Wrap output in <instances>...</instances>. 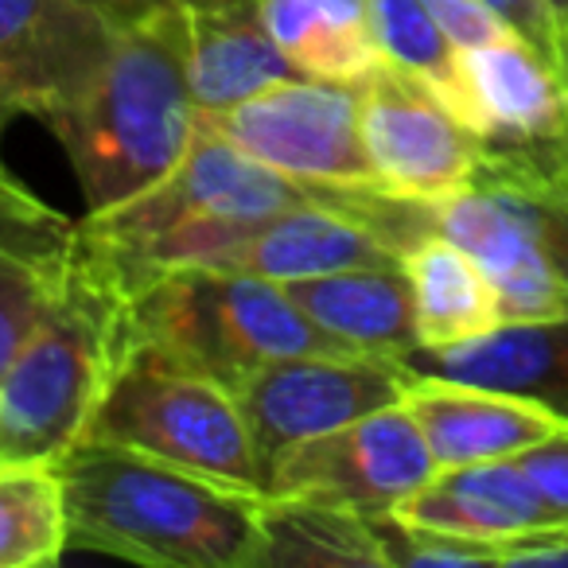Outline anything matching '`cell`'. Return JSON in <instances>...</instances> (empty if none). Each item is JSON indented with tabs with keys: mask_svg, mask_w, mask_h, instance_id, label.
<instances>
[{
	"mask_svg": "<svg viewBox=\"0 0 568 568\" xmlns=\"http://www.w3.org/2000/svg\"><path fill=\"white\" fill-rule=\"evenodd\" d=\"M67 545L152 568H261L265 495L168 459L82 440L55 459Z\"/></svg>",
	"mask_w": 568,
	"mask_h": 568,
	"instance_id": "1",
	"label": "cell"
},
{
	"mask_svg": "<svg viewBox=\"0 0 568 568\" xmlns=\"http://www.w3.org/2000/svg\"><path fill=\"white\" fill-rule=\"evenodd\" d=\"M129 296L74 222L63 281L0 374V464H55L87 440L129 347Z\"/></svg>",
	"mask_w": 568,
	"mask_h": 568,
	"instance_id": "2",
	"label": "cell"
},
{
	"mask_svg": "<svg viewBox=\"0 0 568 568\" xmlns=\"http://www.w3.org/2000/svg\"><path fill=\"white\" fill-rule=\"evenodd\" d=\"M43 125L79 175L87 214L113 211L164 180L195 136L180 4L118 28L94 82Z\"/></svg>",
	"mask_w": 568,
	"mask_h": 568,
	"instance_id": "3",
	"label": "cell"
},
{
	"mask_svg": "<svg viewBox=\"0 0 568 568\" xmlns=\"http://www.w3.org/2000/svg\"><path fill=\"white\" fill-rule=\"evenodd\" d=\"M129 347L152 351L226 389H237L245 374L273 358L351 355L281 284L203 265L156 273L129 296Z\"/></svg>",
	"mask_w": 568,
	"mask_h": 568,
	"instance_id": "4",
	"label": "cell"
},
{
	"mask_svg": "<svg viewBox=\"0 0 568 568\" xmlns=\"http://www.w3.org/2000/svg\"><path fill=\"white\" fill-rule=\"evenodd\" d=\"M436 230L483 265L506 324L568 320V175L541 144H483L475 180L436 203Z\"/></svg>",
	"mask_w": 568,
	"mask_h": 568,
	"instance_id": "5",
	"label": "cell"
},
{
	"mask_svg": "<svg viewBox=\"0 0 568 568\" xmlns=\"http://www.w3.org/2000/svg\"><path fill=\"white\" fill-rule=\"evenodd\" d=\"M87 440L121 444L226 487L265 495L257 448L234 389L144 347L125 351Z\"/></svg>",
	"mask_w": 568,
	"mask_h": 568,
	"instance_id": "6",
	"label": "cell"
},
{
	"mask_svg": "<svg viewBox=\"0 0 568 568\" xmlns=\"http://www.w3.org/2000/svg\"><path fill=\"white\" fill-rule=\"evenodd\" d=\"M308 195L312 191L304 183L273 172L245 149H237L230 136L195 118V136L164 180H156L113 211L87 214L79 226L110 250H133L187 222L268 219L284 206L304 203Z\"/></svg>",
	"mask_w": 568,
	"mask_h": 568,
	"instance_id": "7",
	"label": "cell"
},
{
	"mask_svg": "<svg viewBox=\"0 0 568 568\" xmlns=\"http://www.w3.org/2000/svg\"><path fill=\"white\" fill-rule=\"evenodd\" d=\"M199 121L304 187L378 183L358 129V90L324 79H284Z\"/></svg>",
	"mask_w": 568,
	"mask_h": 568,
	"instance_id": "8",
	"label": "cell"
},
{
	"mask_svg": "<svg viewBox=\"0 0 568 568\" xmlns=\"http://www.w3.org/2000/svg\"><path fill=\"white\" fill-rule=\"evenodd\" d=\"M440 471L425 433L402 402L312 436L284 452L265 479L268 498L343 506L355 514H394Z\"/></svg>",
	"mask_w": 568,
	"mask_h": 568,
	"instance_id": "9",
	"label": "cell"
},
{
	"mask_svg": "<svg viewBox=\"0 0 568 568\" xmlns=\"http://www.w3.org/2000/svg\"><path fill=\"white\" fill-rule=\"evenodd\" d=\"M405 366L374 355H288L257 366L234 397L250 425L261 475L301 440L402 402Z\"/></svg>",
	"mask_w": 568,
	"mask_h": 568,
	"instance_id": "10",
	"label": "cell"
},
{
	"mask_svg": "<svg viewBox=\"0 0 568 568\" xmlns=\"http://www.w3.org/2000/svg\"><path fill=\"white\" fill-rule=\"evenodd\" d=\"M355 90L358 129L378 183L405 199L444 203L475 180L483 144L425 82L386 63Z\"/></svg>",
	"mask_w": 568,
	"mask_h": 568,
	"instance_id": "11",
	"label": "cell"
},
{
	"mask_svg": "<svg viewBox=\"0 0 568 568\" xmlns=\"http://www.w3.org/2000/svg\"><path fill=\"white\" fill-rule=\"evenodd\" d=\"M118 28L79 0H0V94L48 121L94 82Z\"/></svg>",
	"mask_w": 568,
	"mask_h": 568,
	"instance_id": "12",
	"label": "cell"
},
{
	"mask_svg": "<svg viewBox=\"0 0 568 568\" xmlns=\"http://www.w3.org/2000/svg\"><path fill=\"white\" fill-rule=\"evenodd\" d=\"M440 102L475 141L490 149L552 141L568 121L565 82L521 36L456 51V74Z\"/></svg>",
	"mask_w": 568,
	"mask_h": 568,
	"instance_id": "13",
	"label": "cell"
},
{
	"mask_svg": "<svg viewBox=\"0 0 568 568\" xmlns=\"http://www.w3.org/2000/svg\"><path fill=\"white\" fill-rule=\"evenodd\" d=\"M402 405L425 433L436 464H483V459H518L521 452L568 433V417L534 397L475 382L436 378L405 371Z\"/></svg>",
	"mask_w": 568,
	"mask_h": 568,
	"instance_id": "14",
	"label": "cell"
},
{
	"mask_svg": "<svg viewBox=\"0 0 568 568\" xmlns=\"http://www.w3.org/2000/svg\"><path fill=\"white\" fill-rule=\"evenodd\" d=\"M366 265H402V253L389 250L347 206L312 191L304 203L250 222L219 253L211 268H230V273H250L261 276V281L288 284Z\"/></svg>",
	"mask_w": 568,
	"mask_h": 568,
	"instance_id": "15",
	"label": "cell"
},
{
	"mask_svg": "<svg viewBox=\"0 0 568 568\" xmlns=\"http://www.w3.org/2000/svg\"><path fill=\"white\" fill-rule=\"evenodd\" d=\"M74 222L48 206L9 164L0 168V374L48 312L67 257Z\"/></svg>",
	"mask_w": 568,
	"mask_h": 568,
	"instance_id": "16",
	"label": "cell"
},
{
	"mask_svg": "<svg viewBox=\"0 0 568 568\" xmlns=\"http://www.w3.org/2000/svg\"><path fill=\"white\" fill-rule=\"evenodd\" d=\"M180 9L195 110L219 113L273 82L304 79L268 36L261 0H187Z\"/></svg>",
	"mask_w": 568,
	"mask_h": 568,
	"instance_id": "17",
	"label": "cell"
},
{
	"mask_svg": "<svg viewBox=\"0 0 568 568\" xmlns=\"http://www.w3.org/2000/svg\"><path fill=\"white\" fill-rule=\"evenodd\" d=\"M394 514L405 521H417V526L490 541L498 549L514 537L560 526L557 514L549 510V503L541 498V490L534 487V479L518 459L440 467Z\"/></svg>",
	"mask_w": 568,
	"mask_h": 568,
	"instance_id": "18",
	"label": "cell"
},
{
	"mask_svg": "<svg viewBox=\"0 0 568 568\" xmlns=\"http://www.w3.org/2000/svg\"><path fill=\"white\" fill-rule=\"evenodd\" d=\"M293 304L351 355L402 363L420 347L413 288L402 265H366L281 284Z\"/></svg>",
	"mask_w": 568,
	"mask_h": 568,
	"instance_id": "19",
	"label": "cell"
},
{
	"mask_svg": "<svg viewBox=\"0 0 568 568\" xmlns=\"http://www.w3.org/2000/svg\"><path fill=\"white\" fill-rule=\"evenodd\" d=\"M405 371L475 382L534 397L568 417V320L498 324L479 339L456 347H417L402 358Z\"/></svg>",
	"mask_w": 568,
	"mask_h": 568,
	"instance_id": "20",
	"label": "cell"
},
{
	"mask_svg": "<svg viewBox=\"0 0 568 568\" xmlns=\"http://www.w3.org/2000/svg\"><path fill=\"white\" fill-rule=\"evenodd\" d=\"M402 268L413 288L420 347H456L506 324L490 276L464 245L440 230L420 237L402 257Z\"/></svg>",
	"mask_w": 568,
	"mask_h": 568,
	"instance_id": "21",
	"label": "cell"
},
{
	"mask_svg": "<svg viewBox=\"0 0 568 568\" xmlns=\"http://www.w3.org/2000/svg\"><path fill=\"white\" fill-rule=\"evenodd\" d=\"M261 521H265L261 568H386L366 514L265 495Z\"/></svg>",
	"mask_w": 568,
	"mask_h": 568,
	"instance_id": "22",
	"label": "cell"
},
{
	"mask_svg": "<svg viewBox=\"0 0 568 568\" xmlns=\"http://www.w3.org/2000/svg\"><path fill=\"white\" fill-rule=\"evenodd\" d=\"M67 549L55 464H0V568L55 565Z\"/></svg>",
	"mask_w": 568,
	"mask_h": 568,
	"instance_id": "23",
	"label": "cell"
},
{
	"mask_svg": "<svg viewBox=\"0 0 568 568\" xmlns=\"http://www.w3.org/2000/svg\"><path fill=\"white\" fill-rule=\"evenodd\" d=\"M371 36L382 59L425 82L436 98L456 74V48L428 17L425 0H371Z\"/></svg>",
	"mask_w": 568,
	"mask_h": 568,
	"instance_id": "24",
	"label": "cell"
},
{
	"mask_svg": "<svg viewBox=\"0 0 568 568\" xmlns=\"http://www.w3.org/2000/svg\"><path fill=\"white\" fill-rule=\"evenodd\" d=\"M374 537L382 545L386 568H471V565H498V545L459 537L448 529L417 526L397 514H374Z\"/></svg>",
	"mask_w": 568,
	"mask_h": 568,
	"instance_id": "25",
	"label": "cell"
},
{
	"mask_svg": "<svg viewBox=\"0 0 568 568\" xmlns=\"http://www.w3.org/2000/svg\"><path fill=\"white\" fill-rule=\"evenodd\" d=\"M428 17L440 24V32L448 36V43L456 51L464 48H483V43L506 40L518 36L487 0H425Z\"/></svg>",
	"mask_w": 568,
	"mask_h": 568,
	"instance_id": "26",
	"label": "cell"
},
{
	"mask_svg": "<svg viewBox=\"0 0 568 568\" xmlns=\"http://www.w3.org/2000/svg\"><path fill=\"white\" fill-rule=\"evenodd\" d=\"M487 4L537 51V55L549 59L552 71L565 74V43H560L557 24H552V17L545 12L541 0H487Z\"/></svg>",
	"mask_w": 568,
	"mask_h": 568,
	"instance_id": "27",
	"label": "cell"
},
{
	"mask_svg": "<svg viewBox=\"0 0 568 568\" xmlns=\"http://www.w3.org/2000/svg\"><path fill=\"white\" fill-rule=\"evenodd\" d=\"M518 464L526 467L534 487L541 490L549 510L557 514V521L565 526L568 521V433H560V436H552V440L537 444V448L521 452Z\"/></svg>",
	"mask_w": 568,
	"mask_h": 568,
	"instance_id": "28",
	"label": "cell"
},
{
	"mask_svg": "<svg viewBox=\"0 0 568 568\" xmlns=\"http://www.w3.org/2000/svg\"><path fill=\"white\" fill-rule=\"evenodd\" d=\"M498 565H568V521L506 541L498 549Z\"/></svg>",
	"mask_w": 568,
	"mask_h": 568,
	"instance_id": "29",
	"label": "cell"
},
{
	"mask_svg": "<svg viewBox=\"0 0 568 568\" xmlns=\"http://www.w3.org/2000/svg\"><path fill=\"white\" fill-rule=\"evenodd\" d=\"M79 4L102 12L113 28H129L136 20H149L152 12L175 9V4H187V0H79Z\"/></svg>",
	"mask_w": 568,
	"mask_h": 568,
	"instance_id": "30",
	"label": "cell"
},
{
	"mask_svg": "<svg viewBox=\"0 0 568 568\" xmlns=\"http://www.w3.org/2000/svg\"><path fill=\"white\" fill-rule=\"evenodd\" d=\"M541 4L552 17V24H557L560 43H565V74H560V79H568V0H541Z\"/></svg>",
	"mask_w": 568,
	"mask_h": 568,
	"instance_id": "31",
	"label": "cell"
},
{
	"mask_svg": "<svg viewBox=\"0 0 568 568\" xmlns=\"http://www.w3.org/2000/svg\"><path fill=\"white\" fill-rule=\"evenodd\" d=\"M17 118H20V110H17V105L9 102V98L0 94V141H4V129H9V125H12V121H17ZM0 168H4V156H0Z\"/></svg>",
	"mask_w": 568,
	"mask_h": 568,
	"instance_id": "32",
	"label": "cell"
},
{
	"mask_svg": "<svg viewBox=\"0 0 568 568\" xmlns=\"http://www.w3.org/2000/svg\"><path fill=\"white\" fill-rule=\"evenodd\" d=\"M565 90H568V79H565Z\"/></svg>",
	"mask_w": 568,
	"mask_h": 568,
	"instance_id": "33",
	"label": "cell"
}]
</instances>
